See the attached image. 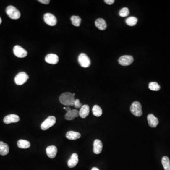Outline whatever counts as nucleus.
I'll use <instances>...</instances> for the list:
<instances>
[{"label":"nucleus","instance_id":"1","mask_svg":"<svg viewBox=\"0 0 170 170\" xmlns=\"http://www.w3.org/2000/svg\"><path fill=\"white\" fill-rule=\"evenodd\" d=\"M60 101L62 104L66 106H74L75 99L73 94L70 92H65L60 95Z\"/></svg>","mask_w":170,"mask_h":170},{"label":"nucleus","instance_id":"2","mask_svg":"<svg viewBox=\"0 0 170 170\" xmlns=\"http://www.w3.org/2000/svg\"><path fill=\"white\" fill-rule=\"evenodd\" d=\"M6 12L9 18L12 20H18L20 17V11L16 7L12 5H9L6 8Z\"/></svg>","mask_w":170,"mask_h":170},{"label":"nucleus","instance_id":"3","mask_svg":"<svg viewBox=\"0 0 170 170\" xmlns=\"http://www.w3.org/2000/svg\"><path fill=\"white\" fill-rule=\"evenodd\" d=\"M131 113L136 117H140L142 114V106L140 102L135 101L130 107Z\"/></svg>","mask_w":170,"mask_h":170},{"label":"nucleus","instance_id":"4","mask_svg":"<svg viewBox=\"0 0 170 170\" xmlns=\"http://www.w3.org/2000/svg\"><path fill=\"white\" fill-rule=\"evenodd\" d=\"M29 78V76L25 72H20L16 76L14 81L16 84L19 86L22 85L25 83Z\"/></svg>","mask_w":170,"mask_h":170},{"label":"nucleus","instance_id":"5","mask_svg":"<svg viewBox=\"0 0 170 170\" xmlns=\"http://www.w3.org/2000/svg\"><path fill=\"white\" fill-rule=\"evenodd\" d=\"M56 123V118L54 116L48 117L41 125V129L43 130H47Z\"/></svg>","mask_w":170,"mask_h":170},{"label":"nucleus","instance_id":"6","mask_svg":"<svg viewBox=\"0 0 170 170\" xmlns=\"http://www.w3.org/2000/svg\"><path fill=\"white\" fill-rule=\"evenodd\" d=\"M78 61L81 67L88 68L91 65V61L88 56L84 53H81L79 55Z\"/></svg>","mask_w":170,"mask_h":170},{"label":"nucleus","instance_id":"7","mask_svg":"<svg viewBox=\"0 0 170 170\" xmlns=\"http://www.w3.org/2000/svg\"><path fill=\"white\" fill-rule=\"evenodd\" d=\"M43 20L47 25L51 26H55L57 22L56 18L50 13H46L43 16Z\"/></svg>","mask_w":170,"mask_h":170},{"label":"nucleus","instance_id":"8","mask_svg":"<svg viewBox=\"0 0 170 170\" xmlns=\"http://www.w3.org/2000/svg\"><path fill=\"white\" fill-rule=\"evenodd\" d=\"M13 53L16 56L20 58L26 57L27 55V51L20 46H14L13 48Z\"/></svg>","mask_w":170,"mask_h":170},{"label":"nucleus","instance_id":"9","mask_svg":"<svg viewBox=\"0 0 170 170\" xmlns=\"http://www.w3.org/2000/svg\"><path fill=\"white\" fill-rule=\"evenodd\" d=\"M134 61V59L131 55H123L119 58L118 62L122 66H128Z\"/></svg>","mask_w":170,"mask_h":170},{"label":"nucleus","instance_id":"10","mask_svg":"<svg viewBox=\"0 0 170 170\" xmlns=\"http://www.w3.org/2000/svg\"><path fill=\"white\" fill-rule=\"evenodd\" d=\"M59 57L56 54H47L45 58V61L48 64H56L59 62Z\"/></svg>","mask_w":170,"mask_h":170},{"label":"nucleus","instance_id":"11","mask_svg":"<svg viewBox=\"0 0 170 170\" xmlns=\"http://www.w3.org/2000/svg\"><path fill=\"white\" fill-rule=\"evenodd\" d=\"M20 120V118L18 115L16 114H9L5 117L4 122L5 124H10L18 122Z\"/></svg>","mask_w":170,"mask_h":170},{"label":"nucleus","instance_id":"12","mask_svg":"<svg viewBox=\"0 0 170 170\" xmlns=\"http://www.w3.org/2000/svg\"><path fill=\"white\" fill-rule=\"evenodd\" d=\"M147 119L148 125L152 128H155L158 124V119L153 114H149L147 116Z\"/></svg>","mask_w":170,"mask_h":170},{"label":"nucleus","instance_id":"13","mask_svg":"<svg viewBox=\"0 0 170 170\" xmlns=\"http://www.w3.org/2000/svg\"><path fill=\"white\" fill-rule=\"evenodd\" d=\"M46 152L47 156L50 158H54L57 153V148L54 145H51L46 148Z\"/></svg>","mask_w":170,"mask_h":170},{"label":"nucleus","instance_id":"14","mask_svg":"<svg viewBox=\"0 0 170 170\" xmlns=\"http://www.w3.org/2000/svg\"><path fill=\"white\" fill-rule=\"evenodd\" d=\"M79 162V158H78V155L76 153H74L72 155L68 161V166L69 168H73Z\"/></svg>","mask_w":170,"mask_h":170},{"label":"nucleus","instance_id":"15","mask_svg":"<svg viewBox=\"0 0 170 170\" xmlns=\"http://www.w3.org/2000/svg\"><path fill=\"white\" fill-rule=\"evenodd\" d=\"M94 148L93 152L95 154H99L101 153L103 148V144L100 140H95L94 142Z\"/></svg>","mask_w":170,"mask_h":170},{"label":"nucleus","instance_id":"16","mask_svg":"<svg viewBox=\"0 0 170 170\" xmlns=\"http://www.w3.org/2000/svg\"><path fill=\"white\" fill-rule=\"evenodd\" d=\"M80 116L79 115V111L76 109L72 110L69 112H68L65 114V118L66 120L68 121H71L73 120L75 118L77 117Z\"/></svg>","mask_w":170,"mask_h":170},{"label":"nucleus","instance_id":"17","mask_svg":"<svg viewBox=\"0 0 170 170\" xmlns=\"http://www.w3.org/2000/svg\"><path fill=\"white\" fill-rule=\"evenodd\" d=\"M89 114V106L87 104H85L81 107L79 111V115L82 118H85Z\"/></svg>","mask_w":170,"mask_h":170},{"label":"nucleus","instance_id":"18","mask_svg":"<svg viewBox=\"0 0 170 170\" xmlns=\"http://www.w3.org/2000/svg\"><path fill=\"white\" fill-rule=\"evenodd\" d=\"M95 25L96 27L101 30H104L107 27V24L106 21L101 18L96 20L95 22Z\"/></svg>","mask_w":170,"mask_h":170},{"label":"nucleus","instance_id":"19","mask_svg":"<svg viewBox=\"0 0 170 170\" xmlns=\"http://www.w3.org/2000/svg\"><path fill=\"white\" fill-rule=\"evenodd\" d=\"M66 137L68 140H74L81 137V134L77 132L69 131L66 133Z\"/></svg>","mask_w":170,"mask_h":170},{"label":"nucleus","instance_id":"20","mask_svg":"<svg viewBox=\"0 0 170 170\" xmlns=\"http://www.w3.org/2000/svg\"><path fill=\"white\" fill-rule=\"evenodd\" d=\"M9 152V147L6 143L0 141V155L6 156Z\"/></svg>","mask_w":170,"mask_h":170},{"label":"nucleus","instance_id":"21","mask_svg":"<svg viewBox=\"0 0 170 170\" xmlns=\"http://www.w3.org/2000/svg\"><path fill=\"white\" fill-rule=\"evenodd\" d=\"M18 147L22 149H26L30 147V143L26 140H20L17 142Z\"/></svg>","mask_w":170,"mask_h":170},{"label":"nucleus","instance_id":"22","mask_svg":"<svg viewBox=\"0 0 170 170\" xmlns=\"http://www.w3.org/2000/svg\"><path fill=\"white\" fill-rule=\"evenodd\" d=\"M162 165L164 170H170V161L167 156H163L162 159Z\"/></svg>","mask_w":170,"mask_h":170},{"label":"nucleus","instance_id":"23","mask_svg":"<svg viewBox=\"0 0 170 170\" xmlns=\"http://www.w3.org/2000/svg\"><path fill=\"white\" fill-rule=\"evenodd\" d=\"M92 112H93V114L96 117H100L103 114L102 109L98 105H95L93 106L92 108Z\"/></svg>","mask_w":170,"mask_h":170},{"label":"nucleus","instance_id":"24","mask_svg":"<svg viewBox=\"0 0 170 170\" xmlns=\"http://www.w3.org/2000/svg\"><path fill=\"white\" fill-rule=\"evenodd\" d=\"M125 22L128 26H134L137 23V19L135 17H129L126 20Z\"/></svg>","mask_w":170,"mask_h":170},{"label":"nucleus","instance_id":"25","mask_svg":"<svg viewBox=\"0 0 170 170\" xmlns=\"http://www.w3.org/2000/svg\"><path fill=\"white\" fill-rule=\"evenodd\" d=\"M70 20L72 21V24L74 26L79 27L81 23V19L80 17L77 16H72L70 18Z\"/></svg>","mask_w":170,"mask_h":170},{"label":"nucleus","instance_id":"26","mask_svg":"<svg viewBox=\"0 0 170 170\" xmlns=\"http://www.w3.org/2000/svg\"><path fill=\"white\" fill-rule=\"evenodd\" d=\"M148 88L151 90L157 91L159 90L160 89V86L157 82H150L148 85Z\"/></svg>","mask_w":170,"mask_h":170},{"label":"nucleus","instance_id":"27","mask_svg":"<svg viewBox=\"0 0 170 170\" xmlns=\"http://www.w3.org/2000/svg\"><path fill=\"white\" fill-rule=\"evenodd\" d=\"M129 14V9L126 7L122 9L119 12V15L122 17H125L128 16Z\"/></svg>","mask_w":170,"mask_h":170},{"label":"nucleus","instance_id":"28","mask_svg":"<svg viewBox=\"0 0 170 170\" xmlns=\"http://www.w3.org/2000/svg\"><path fill=\"white\" fill-rule=\"evenodd\" d=\"M74 106L77 108H81V107L83 106L82 103H80V100L78 99H75V101H74Z\"/></svg>","mask_w":170,"mask_h":170},{"label":"nucleus","instance_id":"29","mask_svg":"<svg viewBox=\"0 0 170 170\" xmlns=\"http://www.w3.org/2000/svg\"><path fill=\"white\" fill-rule=\"evenodd\" d=\"M38 1L44 4H48L50 2V1L49 0H38Z\"/></svg>","mask_w":170,"mask_h":170},{"label":"nucleus","instance_id":"30","mask_svg":"<svg viewBox=\"0 0 170 170\" xmlns=\"http://www.w3.org/2000/svg\"><path fill=\"white\" fill-rule=\"evenodd\" d=\"M115 1L114 0H105L104 2H106V4L108 5L113 4L114 2Z\"/></svg>","mask_w":170,"mask_h":170},{"label":"nucleus","instance_id":"31","mask_svg":"<svg viewBox=\"0 0 170 170\" xmlns=\"http://www.w3.org/2000/svg\"><path fill=\"white\" fill-rule=\"evenodd\" d=\"M65 110H66L67 113H68V112H69V111H70L72 110H71V109H70L69 107H66V109H65Z\"/></svg>","mask_w":170,"mask_h":170},{"label":"nucleus","instance_id":"32","mask_svg":"<svg viewBox=\"0 0 170 170\" xmlns=\"http://www.w3.org/2000/svg\"><path fill=\"white\" fill-rule=\"evenodd\" d=\"M91 170H99L98 168H96V167H93Z\"/></svg>","mask_w":170,"mask_h":170},{"label":"nucleus","instance_id":"33","mask_svg":"<svg viewBox=\"0 0 170 170\" xmlns=\"http://www.w3.org/2000/svg\"><path fill=\"white\" fill-rule=\"evenodd\" d=\"M1 22H2V20H1V18H0V25L1 24Z\"/></svg>","mask_w":170,"mask_h":170},{"label":"nucleus","instance_id":"34","mask_svg":"<svg viewBox=\"0 0 170 170\" xmlns=\"http://www.w3.org/2000/svg\"><path fill=\"white\" fill-rule=\"evenodd\" d=\"M72 94H73V96H75V93H73Z\"/></svg>","mask_w":170,"mask_h":170},{"label":"nucleus","instance_id":"35","mask_svg":"<svg viewBox=\"0 0 170 170\" xmlns=\"http://www.w3.org/2000/svg\"><path fill=\"white\" fill-rule=\"evenodd\" d=\"M64 109L65 110V109H66V107H64Z\"/></svg>","mask_w":170,"mask_h":170}]
</instances>
